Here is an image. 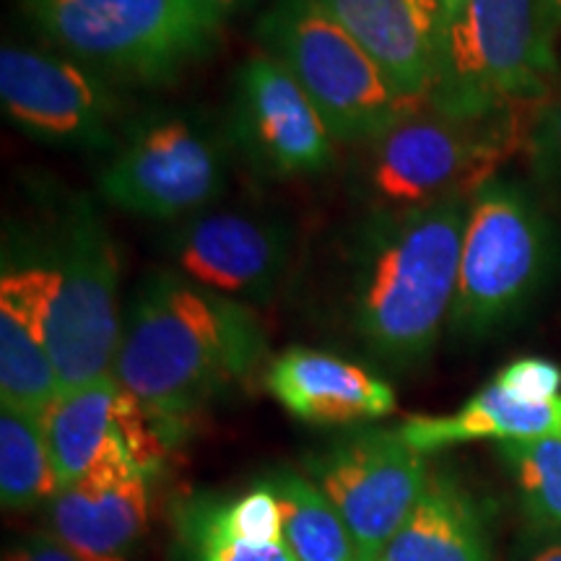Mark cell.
<instances>
[{"mask_svg": "<svg viewBox=\"0 0 561 561\" xmlns=\"http://www.w3.org/2000/svg\"><path fill=\"white\" fill-rule=\"evenodd\" d=\"M530 128L520 121H455L426 104L359 146L354 185L369 210L473 198L512 151L528 146Z\"/></svg>", "mask_w": 561, "mask_h": 561, "instance_id": "6", "label": "cell"}, {"mask_svg": "<svg viewBox=\"0 0 561 561\" xmlns=\"http://www.w3.org/2000/svg\"><path fill=\"white\" fill-rule=\"evenodd\" d=\"M517 561H561V533L533 530V536L525 538Z\"/></svg>", "mask_w": 561, "mask_h": 561, "instance_id": "28", "label": "cell"}, {"mask_svg": "<svg viewBox=\"0 0 561 561\" xmlns=\"http://www.w3.org/2000/svg\"><path fill=\"white\" fill-rule=\"evenodd\" d=\"M115 87L68 55L16 45L0 53L5 117L42 144L81 151L117 149L123 100Z\"/></svg>", "mask_w": 561, "mask_h": 561, "instance_id": "11", "label": "cell"}, {"mask_svg": "<svg viewBox=\"0 0 561 561\" xmlns=\"http://www.w3.org/2000/svg\"><path fill=\"white\" fill-rule=\"evenodd\" d=\"M265 385L291 416L307 424H364L396 411L390 382L328 351H284L265 371Z\"/></svg>", "mask_w": 561, "mask_h": 561, "instance_id": "16", "label": "cell"}, {"mask_svg": "<svg viewBox=\"0 0 561 561\" xmlns=\"http://www.w3.org/2000/svg\"><path fill=\"white\" fill-rule=\"evenodd\" d=\"M255 34L310 96L335 144L364 146L426 107L398 89L318 0H271Z\"/></svg>", "mask_w": 561, "mask_h": 561, "instance_id": "5", "label": "cell"}, {"mask_svg": "<svg viewBox=\"0 0 561 561\" xmlns=\"http://www.w3.org/2000/svg\"><path fill=\"white\" fill-rule=\"evenodd\" d=\"M3 561H81L55 536H30L13 546Z\"/></svg>", "mask_w": 561, "mask_h": 561, "instance_id": "27", "label": "cell"}, {"mask_svg": "<svg viewBox=\"0 0 561 561\" xmlns=\"http://www.w3.org/2000/svg\"><path fill=\"white\" fill-rule=\"evenodd\" d=\"M486 517L450 473L430 476L424 494L377 561H489Z\"/></svg>", "mask_w": 561, "mask_h": 561, "instance_id": "18", "label": "cell"}, {"mask_svg": "<svg viewBox=\"0 0 561 561\" xmlns=\"http://www.w3.org/2000/svg\"><path fill=\"white\" fill-rule=\"evenodd\" d=\"M401 432L421 455L479 439L512 442L549 437V434H561V398L551 403H523L491 382L455 413L413 416L401 426Z\"/></svg>", "mask_w": 561, "mask_h": 561, "instance_id": "19", "label": "cell"}, {"mask_svg": "<svg viewBox=\"0 0 561 561\" xmlns=\"http://www.w3.org/2000/svg\"><path fill=\"white\" fill-rule=\"evenodd\" d=\"M231 153L224 123L191 110H153L125 128L100 193L130 216L185 221L227 193Z\"/></svg>", "mask_w": 561, "mask_h": 561, "instance_id": "8", "label": "cell"}, {"mask_svg": "<svg viewBox=\"0 0 561 561\" xmlns=\"http://www.w3.org/2000/svg\"><path fill=\"white\" fill-rule=\"evenodd\" d=\"M149 479L128 445L112 447L50 502L53 536L81 561H130L149 523Z\"/></svg>", "mask_w": 561, "mask_h": 561, "instance_id": "14", "label": "cell"}, {"mask_svg": "<svg viewBox=\"0 0 561 561\" xmlns=\"http://www.w3.org/2000/svg\"><path fill=\"white\" fill-rule=\"evenodd\" d=\"M546 11H549V19L553 30H561V0H546Z\"/></svg>", "mask_w": 561, "mask_h": 561, "instance_id": "30", "label": "cell"}, {"mask_svg": "<svg viewBox=\"0 0 561 561\" xmlns=\"http://www.w3.org/2000/svg\"><path fill=\"white\" fill-rule=\"evenodd\" d=\"M533 530L561 533V434L502 442Z\"/></svg>", "mask_w": 561, "mask_h": 561, "instance_id": "23", "label": "cell"}, {"mask_svg": "<svg viewBox=\"0 0 561 561\" xmlns=\"http://www.w3.org/2000/svg\"><path fill=\"white\" fill-rule=\"evenodd\" d=\"M68 58L112 83L161 87L219 47L224 24L203 0H21Z\"/></svg>", "mask_w": 561, "mask_h": 561, "instance_id": "4", "label": "cell"}, {"mask_svg": "<svg viewBox=\"0 0 561 561\" xmlns=\"http://www.w3.org/2000/svg\"><path fill=\"white\" fill-rule=\"evenodd\" d=\"M494 382L523 403H551L561 398V369L538 356L507 364Z\"/></svg>", "mask_w": 561, "mask_h": 561, "instance_id": "26", "label": "cell"}, {"mask_svg": "<svg viewBox=\"0 0 561 561\" xmlns=\"http://www.w3.org/2000/svg\"><path fill=\"white\" fill-rule=\"evenodd\" d=\"M307 473L339 510L359 561H377L430 483L426 455L401 430L362 426L307 460Z\"/></svg>", "mask_w": 561, "mask_h": 561, "instance_id": "10", "label": "cell"}, {"mask_svg": "<svg viewBox=\"0 0 561 561\" xmlns=\"http://www.w3.org/2000/svg\"><path fill=\"white\" fill-rule=\"evenodd\" d=\"M380 62L392 83L426 102L437 58L442 0H318Z\"/></svg>", "mask_w": 561, "mask_h": 561, "instance_id": "17", "label": "cell"}, {"mask_svg": "<svg viewBox=\"0 0 561 561\" xmlns=\"http://www.w3.org/2000/svg\"><path fill=\"white\" fill-rule=\"evenodd\" d=\"M42 421L60 491L87 479L112 447L128 445L149 476L164 458L167 442L115 375L62 392Z\"/></svg>", "mask_w": 561, "mask_h": 561, "instance_id": "15", "label": "cell"}, {"mask_svg": "<svg viewBox=\"0 0 561 561\" xmlns=\"http://www.w3.org/2000/svg\"><path fill=\"white\" fill-rule=\"evenodd\" d=\"M231 149L257 178H312L335 164V138L310 96L268 53L242 62L227 112Z\"/></svg>", "mask_w": 561, "mask_h": 561, "instance_id": "12", "label": "cell"}, {"mask_svg": "<svg viewBox=\"0 0 561 561\" xmlns=\"http://www.w3.org/2000/svg\"><path fill=\"white\" fill-rule=\"evenodd\" d=\"M60 494L45 421L37 413L0 409V500L5 510H32Z\"/></svg>", "mask_w": 561, "mask_h": 561, "instance_id": "22", "label": "cell"}, {"mask_svg": "<svg viewBox=\"0 0 561 561\" xmlns=\"http://www.w3.org/2000/svg\"><path fill=\"white\" fill-rule=\"evenodd\" d=\"M265 354L263 322L244 301L206 289L178 268H157L125 310L112 375L170 442L248 380Z\"/></svg>", "mask_w": 561, "mask_h": 561, "instance_id": "1", "label": "cell"}, {"mask_svg": "<svg viewBox=\"0 0 561 561\" xmlns=\"http://www.w3.org/2000/svg\"><path fill=\"white\" fill-rule=\"evenodd\" d=\"M280 504L284 543L297 561H359L339 510L310 476L280 471L271 479Z\"/></svg>", "mask_w": 561, "mask_h": 561, "instance_id": "21", "label": "cell"}, {"mask_svg": "<svg viewBox=\"0 0 561 561\" xmlns=\"http://www.w3.org/2000/svg\"><path fill=\"white\" fill-rule=\"evenodd\" d=\"M203 3L208 5L210 13H214L221 24H227L229 19L240 16V13L252 9V5H255V0H203Z\"/></svg>", "mask_w": 561, "mask_h": 561, "instance_id": "29", "label": "cell"}, {"mask_svg": "<svg viewBox=\"0 0 561 561\" xmlns=\"http://www.w3.org/2000/svg\"><path fill=\"white\" fill-rule=\"evenodd\" d=\"M557 263L551 219L523 182L494 178L468 203L450 325L481 339L507 325L549 284Z\"/></svg>", "mask_w": 561, "mask_h": 561, "instance_id": "7", "label": "cell"}, {"mask_svg": "<svg viewBox=\"0 0 561 561\" xmlns=\"http://www.w3.org/2000/svg\"><path fill=\"white\" fill-rule=\"evenodd\" d=\"M58 280L45 318V346L60 396L112 375L121 348V252L89 198H70L55 227Z\"/></svg>", "mask_w": 561, "mask_h": 561, "instance_id": "9", "label": "cell"}, {"mask_svg": "<svg viewBox=\"0 0 561 561\" xmlns=\"http://www.w3.org/2000/svg\"><path fill=\"white\" fill-rule=\"evenodd\" d=\"M528 151L536 178L551 191H561V89L536 115Z\"/></svg>", "mask_w": 561, "mask_h": 561, "instance_id": "25", "label": "cell"}, {"mask_svg": "<svg viewBox=\"0 0 561 561\" xmlns=\"http://www.w3.org/2000/svg\"><path fill=\"white\" fill-rule=\"evenodd\" d=\"M471 198L367 210L343 252V301L356 339L392 369L424 364L453 318Z\"/></svg>", "mask_w": 561, "mask_h": 561, "instance_id": "2", "label": "cell"}, {"mask_svg": "<svg viewBox=\"0 0 561 561\" xmlns=\"http://www.w3.org/2000/svg\"><path fill=\"white\" fill-rule=\"evenodd\" d=\"M180 541L187 561H297L284 538L255 541L231 533L216 500H195L182 510Z\"/></svg>", "mask_w": 561, "mask_h": 561, "instance_id": "24", "label": "cell"}, {"mask_svg": "<svg viewBox=\"0 0 561 561\" xmlns=\"http://www.w3.org/2000/svg\"><path fill=\"white\" fill-rule=\"evenodd\" d=\"M174 268L231 299H271L294 257V234L276 216L203 210L180 221L164 240Z\"/></svg>", "mask_w": 561, "mask_h": 561, "instance_id": "13", "label": "cell"}, {"mask_svg": "<svg viewBox=\"0 0 561 561\" xmlns=\"http://www.w3.org/2000/svg\"><path fill=\"white\" fill-rule=\"evenodd\" d=\"M553 34L546 0H442L426 104L455 121L533 125L553 94Z\"/></svg>", "mask_w": 561, "mask_h": 561, "instance_id": "3", "label": "cell"}, {"mask_svg": "<svg viewBox=\"0 0 561 561\" xmlns=\"http://www.w3.org/2000/svg\"><path fill=\"white\" fill-rule=\"evenodd\" d=\"M58 396V375L42 322L24 307L0 299V401L45 416Z\"/></svg>", "mask_w": 561, "mask_h": 561, "instance_id": "20", "label": "cell"}]
</instances>
